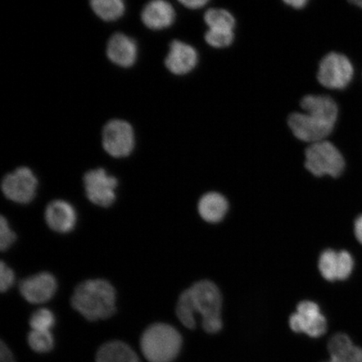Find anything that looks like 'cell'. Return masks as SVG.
Wrapping results in <instances>:
<instances>
[{
  "instance_id": "17",
  "label": "cell",
  "mask_w": 362,
  "mask_h": 362,
  "mask_svg": "<svg viewBox=\"0 0 362 362\" xmlns=\"http://www.w3.org/2000/svg\"><path fill=\"white\" fill-rule=\"evenodd\" d=\"M327 349L329 359L334 361L362 362V346L356 345L345 333H337L330 337Z\"/></svg>"
},
{
  "instance_id": "14",
  "label": "cell",
  "mask_w": 362,
  "mask_h": 362,
  "mask_svg": "<svg viewBox=\"0 0 362 362\" xmlns=\"http://www.w3.org/2000/svg\"><path fill=\"white\" fill-rule=\"evenodd\" d=\"M45 219L54 232L68 233L75 228L76 212L69 202L56 200L49 202L45 208Z\"/></svg>"
},
{
  "instance_id": "21",
  "label": "cell",
  "mask_w": 362,
  "mask_h": 362,
  "mask_svg": "<svg viewBox=\"0 0 362 362\" xmlns=\"http://www.w3.org/2000/svg\"><path fill=\"white\" fill-rule=\"evenodd\" d=\"M204 21L209 29L233 30L236 25V20L232 13L224 8H209L204 16Z\"/></svg>"
},
{
  "instance_id": "25",
  "label": "cell",
  "mask_w": 362,
  "mask_h": 362,
  "mask_svg": "<svg viewBox=\"0 0 362 362\" xmlns=\"http://www.w3.org/2000/svg\"><path fill=\"white\" fill-rule=\"evenodd\" d=\"M16 234L13 232L8 225V221L1 216L0 219V248L1 251H6L16 242Z\"/></svg>"
},
{
  "instance_id": "29",
  "label": "cell",
  "mask_w": 362,
  "mask_h": 362,
  "mask_svg": "<svg viewBox=\"0 0 362 362\" xmlns=\"http://www.w3.org/2000/svg\"><path fill=\"white\" fill-rule=\"evenodd\" d=\"M354 230L356 239L362 244V215L356 219Z\"/></svg>"
},
{
  "instance_id": "6",
  "label": "cell",
  "mask_w": 362,
  "mask_h": 362,
  "mask_svg": "<svg viewBox=\"0 0 362 362\" xmlns=\"http://www.w3.org/2000/svg\"><path fill=\"white\" fill-rule=\"evenodd\" d=\"M353 75L354 68L349 59L342 54L332 52L321 60L317 79L327 88L341 90L350 84Z\"/></svg>"
},
{
  "instance_id": "26",
  "label": "cell",
  "mask_w": 362,
  "mask_h": 362,
  "mask_svg": "<svg viewBox=\"0 0 362 362\" xmlns=\"http://www.w3.org/2000/svg\"><path fill=\"white\" fill-rule=\"evenodd\" d=\"M16 281V275L13 271L4 262L0 264V291L7 292Z\"/></svg>"
},
{
  "instance_id": "9",
  "label": "cell",
  "mask_w": 362,
  "mask_h": 362,
  "mask_svg": "<svg viewBox=\"0 0 362 362\" xmlns=\"http://www.w3.org/2000/svg\"><path fill=\"white\" fill-rule=\"evenodd\" d=\"M83 183L88 200L95 205L110 207L115 202V191L119 182L105 170H89L84 175Z\"/></svg>"
},
{
  "instance_id": "27",
  "label": "cell",
  "mask_w": 362,
  "mask_h": 362,
  "mask_svg": "<svg viewBox=\"0 0 362 362\" xmlns=\"http://www.w3.org/2000/svg\"><path fill=\"white\" fill-rule=\"evenodd\" d=\"M0 362H16L10 348L4 341L0 343Z\"/></svg>"
},
{
  "instance_id": "11",
  "label": "cell",
  "mask_w": 362,
  "mask_h": 362,
  "mask_svg": "<svg viewBox=\"0 0 362 362\" xmlns=\"http://www.w3.org/2000/svg\"><path fill=\"white\" fill-rule=\"evenodd\" d=\"M19 289L21 296L27 302L33 305L44 304L55 296L57 282L52 274L43 272L23 279Z\"/></svg>"
},
{
  "instance_id": "23",
  "label": "cell",
  "mask_w": 362,
  "mask_h": 362,
  "mask_svg": "<svg viewBox=\"0 0 362 362\" xmlns=\"http://www.w3.org/2000/svg\"><path fill=\"white\" fill-rule=\"evenodd\" d=\"M56 323V317L48 309H40L34 312L30 319V325L33 330L51 332Z\"/></svg>"
},
{
  "instance_id": "2",
  "label": "cell",
  "mask_w": 362,
  "mask_h": 362,
  "mask_svg": "<svg viewBox=\"0 0 362 362\" xmlns=\"http://www.w3.org/2000/svg\"><path fill=\"white\" fill-rule=\"evenodd\" d=\"M305 112L289 115L288 124L298 139L314 144L324 141L332 134L338 117L336 102L328 96L308 95L300 102Z\"/></svg>"
},
{
  "instance_id": "19",
  "label": "cell",
  "mask_w": 362,
  "mask_h": 362,
  "mask_svg": "<svg viewBox=\"0 0 362 362\" xmlns=\"http://www.w3.org/2000/svg\"><path fill=\"white\" fill-rule=\"evenodd\" d=\"M96 362H139V359L132 348L126 343L113 341L99 348Z\"/></svg>"
},
{
  "instance_id": "4",
  "label": "cell",
  "mask_w": 362,
  "mask_h": 362,
  "mask_svg": "<svg viewBox=\"0 0 362 362\" xmlns=\"http://www.w3.org/2000/svg\"><path fill=\"white\" fill-rule=\"evenodd\" d=\"M182 337L170 325L156 323L143 333L140 346L149 362H171L179 355Z\"/></svg>"
},
{
  "instance_id": "16",
  "label": "cell",
  "mask_w": 362,
  "mask_h": 362,
  "mask_svg": "<svg viewBox=\"0 0 362 362\" xmlns=\"http://www.w3.org/2000/svg\"><path fill=\"white\" fill-rule=\"evenodd\" d=\"M175 11L173 6L165 0L149 2L143 8L141 20L147 28L160 30L173 25Z\"/></svg>"
},
{
  "instance_id": "15",
  "label": "cell",
  "mask_w": 362,
  "mask_h": 362,
  "mask_svg": "<svg viewBox=\"0 0 362 362\" xmlns=\"http://www.w3.org/2000/svg\"><path fill=\"white\" fill-rule=\"evenodd\" d=\"M107 56L117 66H132L138 56L137 45L129 36L116 33L108 40Z\"/></svg>"
},
{
  "instance_id": "31",
  "label": "cell",
  "mask_w": 362,
  "mask_h": 362,
  "mask_svg": "<svg viewBox=\"0 0 362 362\" xmlns=\"http://www.w3.org/2000/svg\"><path fill=\"white\" fill-rule=\"evenodd\" d=\"M356 6L362 8V0H357V1H352Z\"/></svg>"
},
{
  "instance_id": "13",
  "label": "cell",
  "mask_w": 362,
  "mask_h": 362,
  "mask_svg": "<svg viewBox=\"0 0 362 362\" xmlns=\"http://www.w3.org/2000/svg\"><path fill=\"white\" fill-rule=\"evenodd\" d=\"M198 63L197 49L180 40H173L170 45V51L165 64L171 74L185 75L191 72Z\"/></svg>"
},
{
  "instance_id": "12",
  "label": "cell",
  "mask_w": 362,
  "mask_h": 362,
  "mask_svg": "<svg viewBox=\"0 0 362 362\" xmlns=\"http://www.w3.org/2000/svg\"><path fill=\"white\" fill-rule=\"evenodd\" d=\"M354 269V259L347 251L337 252L327 249L321 253L319 269L328 281L345 280L350 277Z\"/></svg>"
},
{
  "instance_id": "7",
  "label": "cell",
  "mask_w": 362,
  "mask_h": 362,
  "mask_svg": "<svg viewBox=\"0 0 362 362\" xmlns=\"http://www.w3.org/2000/svg\"><path fill=\"white\" fill-rule=\"evenodd\" d=\"M135 144L133 127L128 122L115 119L108 122L103 130V146L115 158L129 156Z\"/></svg>"
},
{
  "instance_id": "1",
  "label": "cell",
  "mask_w": 362,
  "mask_h": 362,
  "mask_svg": "<svg viewBox=\"0 0 362 362\" xmlns=\"http://www.w3.org/2000/svg\"><path fill=\"white\" fill-rule=\"evenodd\" d=\"M223 298L216 285L207 280L194 284L180 294L176 315L184 327H196L197 314L202 316V327L207 333L215 334L223 328L221 318Z\"/></svg>"
},
{
  "instance_id": "8",
  "label": "cell",
  "mask_w": 362,
  "mask_h": 362,
  "mask_svg": "<svg viewBox=\"0 0 362 362\" xmlns=\"http://www.w3.org/2000/svg\"><path fill=\"white\" fill-rule=\"evenodd\" d=\"M37 187V178L27 167H20L4 176L1 185L2 192L8 200L23 205L34 200Z\"/></svg>"
},
{
  "instance_id": "18",
  "label": "cell",
  "mask_w": 362,
  "mask_h": 362,
  "mask_svg": "<svg viewBox=\"0 0 362 362\" xmlns=\"http://www.w3.org/2000/svg\"><path fill=\"white\" fill-rule=\"evenodd\" d=\"M228 210V201L223 194L217 192L204 194L198 204L199 214L207 223H219L224 218Z\"/></svg>"
},
{
  "instance_id": "28",
  "label": "cell",
  "mask_w": 362,
  "mask_h": 362,
  "mask_svg": "<svg viewBox=\"0 0 362 362\" xmlns=\"http://www.w3.org/2000/svg\"><path fill=\"white\" fill-rule=\"evenodd\" d=\"M180 3L183 4L185 7L191 8V10H197V8L206 6L209 1H207V0H182Z\"/></svg>"
},
{
  "instance_id": "5",
  "label": "cell",
  "mask_w": 362,
  "mask_h": 362,
  "mask_svg": "<svg viewBox=\"0 0 362 362\" xmlns=\"http://www.w3.org/2000/svg\"><path fill=\"white\" fill-rule=\"evenodd\" d=\"M305 155V168L317 177L329 175L337 178L345 169L342 153L327 140L310 144Z\"/></svg>"
},
{
  "instance_id": "10",
  "label": "cell",
  "mask_w": 362,
  "mask_h": 362,
  "mask_svg": "<svg viewBox=\"0 0 362 362\" xmlns=\"http://www.w3.org/2000/svg\"><path fill=\"white\" fill-rule=\"evenodd\" d=\"M293 332L305 333L307 336L319 338L327 330V320L320 313V308L314 302L303 301L297 306L296 313L289 318Z\"/></svg>"
},
{
  "instance_id": "3",
  "label": "cell",
  "mask_w": 362,
  "mask_h": 362,
  "mask_svg": "<svg viewBox=\"0 0 362 362\" xmlns=\"http://www.w3.org/2000/svg\"><path fill=\"white\" fill-rule=\"evenodd\" d=\"M71 304L89 321L110 318L117 310L115 288L107 280H87L76 287Z\"/></svg>"
},
{
  "instance_id": "22",
  "label": "cell",
  "mask_w": 362,
  "mask_h": 362,
  "mask_svg": "<svg viewBox=\"0 0 362 362\" xmlns=\"http://www.w3.org/2000/svg\"><path fill=\"white\" fill-rule=\"evenodd\" d=\"M28 344L31 349L40 353H47L54 348V338L51 332L31 330L28 336Z\"/></svg>"
},
{
  "instance_id": "32",
  "label": "cell",
  "mask_w": 362,
  "mask_h": 362,
  "mask_svg": "<svg viewBox=\"0 0 362 362\" xmlns=\"http://www.w3.org/2000/svg\"><path fill=\"white\" fill-rule=\"evenodd\" d=\"M322 362H337V361H333L332 359H329L327 361H322Z\"/></svg>"
},
{
  "instance_id": "24",
  "label": "cell",
  "mask_w": 362,
  "mask_h": 362,
  "mask_svg": "<svg viewBox=\"0 0 362 362\" xmlns=\"http://www.w3.org/2000/svg\"><path fill=\"white\" fill-rule=\"evenodd\" d=\"M234 30L209 29L205 35L206 42L214 48L228 47L234 40Z\"/></svg>"
},
{
  "instance_id": "30",
  "label": "cell",
  "mask_w": 362,
  "mask_h": 362,
  "mask_svg": "<svg viewBox=\"0 0 362 362\" xmlns=\"http://www.w3.org/2000/svg\"><path fill=\"white\" fill-rule=\"evenodd\" d=\"M284 3L294 8H302L305 7L309 2L307 0H286Z\"/></svg>"
},
{
  "instance_id": "20",
  "label": "cell",
  "mask_w": 362,
  "mask_h": 362,
  "mask_svg": "<svg viewBox=\"0 0 362 362\" xmlns=\"http://www.w3.org/2000/svg\"><path fill=\"white\" fill-rule=\"evenodd\" d=\"M90 7L103 21L119 20L125 12V4L122 0H93Z\"/></svg>"
}]
</instances>
